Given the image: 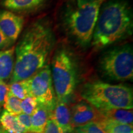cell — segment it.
<instances>
[{
    "label": "cell",
    "instance_id": "cell-1",
    "mask_svg": "<svg viewBox=\"0 0 133 133\" xmlns=\"http://www.w3.org/2000/svg\"><path fill=\"white\" fill-rule=\"evenodd\" d=\"M54 45V34L47 23L37 21L30 26L15 48L10 83L29 79L45 66Z\"/></svg>",
    "mask_w": 133,
    "mask_h": 133
},
{
    "label": "cell",
    "instance_id": "cell-2",
    "mask_svg": "<svg viewBox=\"0 0 133 133\" xmlns=\"http://www.w3.org/2000/svg\"><path fill=\"white\" fill-rule=\"evenodd\" d=\"M132 9L126 0H110L103 3L98 16L91 44L102 49L132 35Z\"/></svg>",
    "mask_w": 133,
    "mask_h": 133
},
{
    "label": "cell",
    "instance_id": "cell-3",
    "mask_svg": "<svg viewBox=\"0 0 133 133\" xmlns=\"http://www.w3.org/2000/svg\"><path fill=\"white\" fill-rule=\"evenodd\" d=\"M80 94L83 99L99 111L132 110L133 107L132 89L125 84L91 81L83 85Z\"/></svg>",
    "mask_w": 133,
    "mask_h": 133
},
{
    "label": "cell",
    "instance_id": "cell-4",
    "mask_svg": "<svg viewBox=\"0 0 133 133\" xmlns=\"http://www.w3.org/2000/svg\"><path fill=\"white\" fill-rule=\"evenodd\" d=\"M105 0H94L67 13L65 24L70 34L83 46L91 42L100 9Z\"/></svg>",
    "mask_w": 133,
    "mask_h": 133
},
{
    "label": "cell",
    "instance_id": "cell-5",
    "mask_svg": "<svg viewBox=\"0 0 133 133\" xmlns=\"http://www.w3.org/2000/svg\"><path fill=\"white\" fill-rule=\"evenodd\" d=\"M51 70L57 99L66 102L74 93L77 84L75 63L65 50H59L53 57Z\"/></svg>",
    "mask_w": 133,
    "mask_h": 133
},
{
    "label": "cell",
    "instance_id": "cell-6",
    "mask_svg": "<svg viewBox=\"0 0 133 133\" xmlns=\"http://www.w3.org/2000/svg\"><path fill=\"white\" fill-rule=\"evenodd\" d=\"M101 71L108 78L124 81L133 78V51L130 45L109 50L99 61Z\"/></svg>",
    "mask_w": 133,
    "mask_h": 133
},
{
    "label": "cell",
    "instance_id": "cell-7",
    "mask_svg": "<svg viewBox=\"0 0 133 133\" xmlns=\"http://www.w3.org/2000/svg\"><path fill=\"white\" fill-rule=\"evenodd\" d=\"M31 97L36 100L38 105L52 112L57 101L53 86L51 70L46 65L31 77L28 79Z\"/></svg>",
    "mask_w": 133,
    "mask_h": 133
},
{
    "label": "cell",
    "instance_id": "cell-8",
    "mask_svg": "<svg viewBox=\"0 0 133 133\" xmlns=\"http://www.w3.org/2000/svg\"><path fill=\"white\" fill-rule=\"evenodd\" d=\"M70 112L71 124L74 129L90 123H98L103 119L99 111L85 101L75 104Z\"/></svg>",
    "mask_w": 133,
    "mask_h": 133
},
{
    "label": "cell",
    "instance_id": "cell-9",
    "mask_svg": "<svg viewBox=\"0 0 133 133\" xmlns=\"http://www.w3.org/2000/svg\"><path fill=\"white\" fill-rule=\"evenodd\" d=\"M24 25L22 16L8 10H0V29L12 43L19 38Z\"/></svg>",
    "mask_w": 133,
    "mask_h": 133
},
{
    "label": "cell",
    "instance_id": "cell-10",
    "mask_svg": "<svg viewBox=\"0 0 133 133\" xmlns=\"http://www.w3.org/2000/svg\"><path fill=\"white\" fill-rule=\"evenodd\" d=\"M50 119L57 123L65 133L74 132L71 124L70 109L65 101L57 99L54 109L51 112Z\"/></svg>",
    "mask_w": 133,
    "mask_h": 133
},
{
    "label": "cell",
    "instance_id": "cell-11",
    "mask_svg": "<svg viewBox=\"0 0 133 133\" xmlns=\"http://www.w3.org/2000/svg\"><path fill=\"white\" fill-rule=\"evenodd\" d=\"M46 0H2L0 4L8 11L15 12H28L37 9Z\"/></svg>",
    "mask_w": 133,
    "mask_h": 133
},
{
    "label": "cell",
    "instance_id": "cell-12",
    "mask_svg": "<svg viewBox=\"0 0 133 133\" xmlns=\"http://www.w3.org/2000/svg\"><path fill=\"white\" fill-rule=\"evenodd\" d=\"M14 47L0 50V80L5 81L11 78L14 70Z\"/></svg>",
    "mask_w": 133,
    "mask_h": 133
},
{
    "label": "cell",
    "instance_id": "cell-13",
    "mask_svg": "<svg viewBox=\"0 0 133 133\" xmlns=\"http://www.w3.org/2000/svg\"><path fill=\"white\" fill-rule=\"evenodd\" d=\"M99 112L105 120L118 123L132 124L133 113L132 110L114 109Z\"/></svg>",
    "mask_w": 133,
    "mask_h": 133
},
{
    "label": "cell",
    "instance_id": "cell-14",
    "mask_svg": "<svg viewBox=\"0 0 133 133\" xmlns=\"http://www.w3.org/2000/svg\"><path fill=\"white\" fill-rule=\"evenodd\" d=\"M51 112L46 107L38 105L34 113L31 115V133H43L48 121L50 119Z\"/></svg>",
    "mask_w": 133,
    "mask_h": 133
},
{
    "label": "cell",
    "instance_id": "cell-15",
    "mask_svg": "<svg viewBox=\"0 0 133 133\" xmlns=\"http://www.w3.org/2000/svg\"><path fill=\"white\" fill-rule=\"evenodd\" d=\"M0 124L8 133H27L25 128L18 121L16 116L11 114L5 110L1 112L0 115Z\"/></svg>",
    "mask_w": 133,
    "mask_h": 133
},
{
    "label": "cell",
    "instance_id": "cell-16",
    "mask_svg": "<svg viewBox=\"0 0 133 133\" xmlns=\"http://www.w3.org/2000/svg\"><path fill=\"white\" fill-rule=\"evenodd\" d=\"M98 124L105 133H133L132 124L118 123L104 119Z\"/></svg>",
    "mask_w": 133,
    "mask_h": 133
},
{
    "label": "cell",
    "instance_id": "cell-17",
    "mask_svg": "<svg viewBox=\"0 0 133 133\" xmlns=\"http://www.w3.org/2000/svg\"><path fill=\"white\" fill-rule=\"evenodd\" d=\"M8 88L9 92L21 101L31 96L28 79L10 83Z\"/></svg>",
    "mask_w": 133,
    "mask_h": 133
},
{
    "label": "cell",
    "instance_id": "cell-18",
    "mask_svg": "<svg viewBox=\"0 0 133 133\" xmlns=\"http://www.w3.org/2000/svg\"><path fill=\"white\" fill-rule=\"evenodd\" d=\"M21 100L13 96L8 91L4 104V110L13 115L17 116L22 113L21 109Z\"/></svg>",
    "mask_w": 133,
    "mask_h": 133
},
{
    "label": "cell",
    "instance_id": "cell-19",
    "mask_svg": "<svg viewBox=\"0 0 133 133\" xmlns=\"http://www.w3.org/2000/svg\"><path fill=\"white\" fill-rule=\"evenodd\" d=\"M38 105L36 100L34 97L29 96L21 101L22 112L24 114L31 115Z\"/></svg>",
    "mask_w": 133,
    "mask_h": 133
},
{
    "label": "cell",
    "instance_id": "cell-20",
    "mask_svg": "<svg viewBox=\"0 0 133 133\" xmlns=\"http://www.w3.org/2000/svg\"><path fill=\"white\" fill-rule=\"evenodd\" d=\"M74 133H105L97 123H90L74 129Z\"/></svg>",
    "mask_w": 133,
    "mask_h": 133
},
{
    "label": "cell",
    "instance_id": "cell-21",
    "mask_svg": "<svg viewBox=\"0 0 133 133\" xmlns=\"http://www.w3.org/2000/svg\"><path fill=\"white\" fill-rule=\"evenodd\" d=\"M18 121H19L20 123L25 128L27 133L31 132V116L29 115L25 114L24 113L18 115L16 116Z\"/></svg>",
    "mask_w": 133,
    "mask_h": 133
},
{
    "label": "cell",
    "instance_id": "cell-22",
    "mask_svg": "<svg viewBox=\"0 0 133 133\" xmlns=\"http://www.w3.org/2000/svg\"><path fill=\"white\" fill-rule=\"evenodd\" d=\"M43 133H65L53 119H49L44 128Z\"/></svg>",
    "mask_w": 133,
    "mask_h": 133
},
{
    "label": "cell",
    "instance_id": "cell-23",
    "mask_svg": "<svg viewBox=\"0 0 133 133\" xmlns=\"http://www.w3.org/2000/svg\"><path fill=\"white\" fill-rule=\"evenodd\" d=\"M9 91L8 85L5 81L0 80V106L4 105L5 99Z\"/></svg>",
    "mask_w": 133,
    "mask_h": 133
},
{
    "label": "cell",
    "instance_id": "cell-24",
    "mask_svg": "<svg viewBox=\"0 0 133 133\" xmlns=\"http://www.w3.org/2000/svg\"><path fill=\"white\" fill-rule=\"evenodd\" d=\"M13 43L5 36V35L0 29V50H4L11 48Z\"/></svg>",
    "mask_w": 133,
    "mask_h": 133
},
{
    "label": "cell",
    "instance_id": "cell-25",
    "mask_svg": "<svg viewBox=\"0 0 133 133\" xmlns=\"http://www.w3.org/2000/svg\"><path fill=\"white\" fill-rule=\"evenodd\" d=\"M93 1H94V0H77V5L78 6H80L83 4L92 2Z\"/></svg>",
    "mask_w": 133,
    "mask_h": 133
},
{
    "label": "cell",
    "instance_id": "cell-26",
    "mask_svg": "<svg viewBox=\"0 0 133 133\" xmlns=\"http://www.w3.org/2000/svg\"><path fill=\"white\" fill-rule=\"evenodd\" d=\"M0 133H8V132L3 128L2 126H0Z\"/></svg>",
    "mask_w": 133,
    "mask_h": 133
},
{
    "label": "cell",
    "instance_id": "cell-27",
    "mask_svg": "<svg viewBox=\"0 0 133 133\" xmlns=\"http://www.w3.org/2000/svg\"><path fill=\"white\" fill-rule=\"evenodd\" d=\"M0 112H1V106H0Z\"/></svg>",
    "mask_w": 133,
    "mask_h": 133
}]
</instances>
